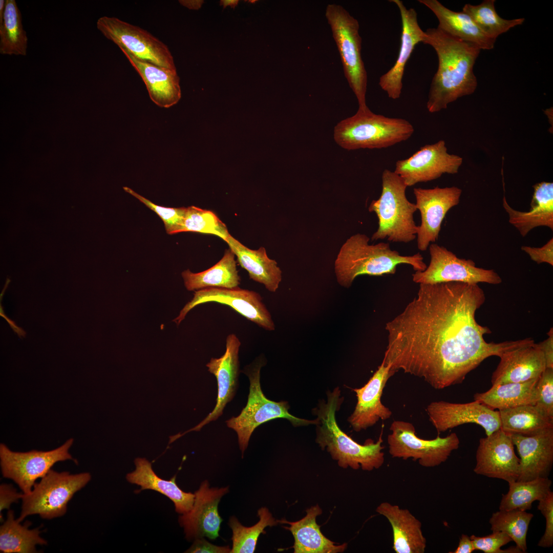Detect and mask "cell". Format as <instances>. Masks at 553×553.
<instances>
[{"label":"cell","mask_w":553,"mask_h":553,"mask_svg":"<svg viewBox=\"0 0 553 553\" xmlns=\"http://www.w3.org/2000/svg\"><path fill=\"white\" fill-rule=\"evenodd\" d=\"M24 493H19L12 485L2 484L0 485V519L3 521L2 512L4 509H9L11 504L22 499Z\"/></svg>","instance_id":"obj_47"},{"label":"cell","mask_w":553,"mask_h":553,"mask_svg":"<svg viewBox=\"0 0 553 553\" xmlns=\"http://www.w3.org/2000/svg\"><path fill=\"white\" fill-rule=\"evenodd\" d=\"M70 438L60 446L49 451L32 450L27 452L11 451L3 443L0 444L2 474L4 477L13 480L23 493L29 494L39 478L45 476L53 465L59 461L72 460L69 450L73 443Z\"/></svg>","instance_id":"obj_12"},{"label":"cell","mask_w":553,"mask_h":553,"mask_svg":"<svg viewBox=\"0 0 553 553\" xmlns=\"http://www.w3.org/2000/svg\"><path fill=\"white\" fill-rule=\"evenodd\" d=\"M327 400L318 403L313 410L317 416L315 441L322 450L326 449L332 458L337 461L339 466L354 470L360 467L370 471L378 469L384 464L385 458L382 450L384 446L383 428L376 442L371 439L363 444L354 440L343 431L337 424L335 413L338 411L344 400L341 397V390L335 388L332 392L328 391Z\"/></svg>","instance_id":"obj_3"},{"label":"cell","mask_w":553,"mask_h":553,"mask_svg":"<svg viewBox=\"0 0 553 553\" xmlns=\"http://www.w3.org/2000/svg\"><path fill=\"white\" fill-rule=\"evenodd\" d=\"M306 516L299 521L290 522L285 519L278 523L287 524L284 527L289 530L294 538L292 548L294 553H337L343 552L347 543L336 544L326 538L316 523V517L322 513L318 505L306 510Z\"/></svg>","instance_id":"obj_28"},{"label":"cell","mask_w":553,"mask_h":553,"mask_svg":"<svg viewBox=\"0 0 553 553\" xmlns=\"http://www.w3.org/2000/svg\"><path fill=\"white\" fill-rule=\"evenodd\" d=\"M426 411L438 434L465 423L480 426L486 436L501 427L499 411L475 400L464 403L433 401L428 405Z\"/></svg>","instance_id":"obj_19"},{"label":"cell","mask_w":553,"mask_h":553,"mask_svg":"<svg viewBox=\"0 0 553 553\" xmlns=\"http://www.w3.org/2000/svg\"><path fill=\"white\" fill-rule=\"evenodd\" d=\"M511 435L520 457L517 481L548 477L553 464V429L532 436Z\"/></svg>","instance_id":"obj_23"},{"label":"cell","mask_w":553,"mask_h":553,"mask_svg":"<svg viewBox=\"0 0 553 553\" xmlns=\"http://www.w3.org/2000/svg\"><path fill=\"white\" fill-rule=\"evenodd\" d=\"M123 188L125 192L138 199L160 217L164 222L167 233L172 235L179 233L186 208H171L159 206L129 187H123Z\"/></svg>","instance_id":"obj_42"},{"label":"cell","mask_w":553,"mask_h":553,"mask_svg":"<svg viewBox=\"0 0 553 553\" xmlns=\"http://www.w3.org/2000/svg\"><path fill=\"white\" fill-rule=\"evenodd\" d=\"M96 26L107 38L138 59L176 71L167 46L146 30L118 18L107 16L98 18Z\"/></svg>","instance_id":"obj_11"},{"label":"cell","mask_w":553,"mask_h":553,"mask_svg":"<svg viewBox=\"0 0 553 553\" xmlns=\"http://www.w3.org/2000/svg\"><path fill=\"white\" fill-rule=\"evenodd\" d=\"M134 463L135 470L126 475L129 482L139 485L140 491L153 490L165 496L174 503L176 512L180 514H185L192 509L195 493L181 490L176 483L175 476L168 480L158 476L151 463L145 458H136Z\"/></svg>","instance_id":"obj_29"},{"label":"cell","mask_w":553,"mask_h":553,"mask_svg":"<svg viewBox=\"0 0 553 553\" xmlns=\"http://www.w3.org/2000/svg\"><path fill=\"white\" fill-rule=\"evenodd\" d=\"M485 295L477 284H419L417 295L387 322L383 360L398 371L423 379L436 389L461 383L484 359L531 344L530 338L487 343L491 333L476 321Z\"/></svg>","instance_id":"obj_1"},{"label":"cell","mask_w":553,"mask_h":553,"mask_svg":"<svg viewBox=\"0 0 553 553\" xmlns=\"http://www.w3.org/2000/svg\"><path fill=\"white\" fill-rule=\"evenodd\" d=\"M500 429L510 434L535 435L553 429V422L535 405H523L498 410Z\"/></svg>","instance_id":"obj_34"},{"label":"cell","mask_w":553,"mask_h":553,"mask_svg":"<svg viewBox=\"0 0 553 553\" xmlns=\"http://www.w3.org/2000/svg\"><path fill=\"white\" fill-rule=\"evenodd\" d=\"M241 342L235 334H229L226 339V350L219 358H211L206 366L208 371L216 377L218 395L216 405L211 412L196 427L177 435L179 438L190 431H199L205 424L217 420L223 413L226 404L233 397L239 373V352Z\"/></svg>","instance_id":"obj_20"},{"label":"cell","mask_w":553,"mask_h":553,"mask_svg":"<svg viewBox=\"0 0 553 553\" xmlns=\"http://www.w3.org/2000/svg\"><path fill=\"white\" fill-rule=\"evenodd\" d=\"M388 436L389 453L392 457L407 460L412 458L422 466L432 467L444 462L452 452L458 449L460 440L455 433L445 437L439 435L433 439L418 437L412 423L402 420L392 422Z\"/></svg>","instance_id":"obj_10"},{"label":"cell","mask_w":553,"mask_h":553,"mask_svg":"<svg viewBox=\"0 0 553 553\" xmlns=\"http://www.w3.org/2000/svg\"><path fill=\"white\" fill-rule=\"evenodd\" d=\"M495 2V0H484L477 5L467 4L463 6L462 12L471 17L486 36L496 41L501 34L522 25L525 18L506 19L501 17L496 11Z\"/></svg>","instance_id":"obj_38"},{"label":"cell","mask_w":553,"mask_h":553,"mask_svg":"<svg viewBox=\"0 0 553 553\" xmlns=\"http://www.w3.org/2000/svg\"><path fill=\"white\" fill-rule=\"evenodd\" d=\"M521 250L526 252L530 258L537 264L547 263L553 266V238L541 247L522 246Z\"/></svg>","instance_id":"obj_46"},{"label":"cell","mask_w":553,"mask_h":553,"mask_svg":"<svg viewBox=\"0 0 553 553\" xmlns=\"http://www.w3.org/2000/svg\"><path fill=\"white\" fill-rule=\"evenodd\" d=\"M475 550L470 537L462 534L457 548L450 553H471Z\"/></svg>","instance_id":"obj_51"},{"label":"cell","mask_w":553,"mask_h":553,"mask_svg":"<svg viewBox=\"0 0 553 553\" xmlns=\"http://www.w3.org/2000/svg\"><path fill=\"white\" fill-rule=\"evenodd\" d=\"M231 548L228 545L217 546L212 544L204 538L195 539L193 544L185 552L188 553H228Z\"/></svg>","instance_id":"obj_48"},{"label":"cell","mask_w":553,"mask_h":553,"mask_svg":"<svg viewBox=\"0 0 553 553\" xmlns=\"http://www.w3.org/2000/svg\"><path fill=\"white\" fill-rule=\"evenodd\" d=\"M120 49L142 79L154 103L160 107L168 108L179 101L181 92L176 71L141 60L127 50Z\"/></svg>","instance_id":"obj_25"},{"label":"cell","mask_w":553,"mask_h":553,"mask_svg":"<svg viewBox=\"0 0 553 553\" xmlns=\"http://www.w3.org/2000/svg\"><path fill=\"white\" fill-rule=\"evenodd\" d=\"M235 254L229 248L222 258L210 268L199 273L189 269L182 272L185 288L197 291L208 288L234 289L238 288L240 278L236 267Z\"/></svg>","instance_id":"obj_32"},{"label":"cell","mask_w":553,"mask_h":553,"mask_svg":"<svg viewBox=\"0 0 553 553\" xmlns=\"http://www.w3.org/2000/svg\"><path fill=\"white\" fill-rule=\"evenodd\" d=\"M499 357L492 376V386L538 379L546 369L543 353L535 343L507 350Z\"/></svg>","instance_id":"obj_24"},{"label":"cell","mask_w":553,"mask_h":553,"mask_svg":"<svg viewBox=\"0 0 553 553\" xmlns=\"http://www.w3.org/2000/svg\"><path fill=\"white\" fill-rule=\"evenodd\" d=\"M186 231L214 235L225 242L230 235L225 224L215 214L194 206L186 207L179 232Z\"/></svg>","instance_id":"obj_41"},{"label":"cell","mask_w":553,"mask_h":553,"mask_svg":"<svg viewBox=\"0 0 553 553\" xmlns=\"http://www.w3.org/2000/svg\"><path fill=\"white\" fill-rule=\"evenodd\" d=\"M10 282H11V280L9 278H7V279H6V283H5V284L4 285V288L3 289V290H2V292H1V293L0 294V303H1L0 304V315L5 319V320L9 324V325L10 326V327L11 328V329L14 331V332L15 333H16L18 335V337H20V338H23V337H25L26 335V331L23 328H22L21 327H19L17 326L16 325V324L15 321H14L12 320L11 319L9 318L6 315V314L5 313L4 311L3 307L2 305V298H3V295H4V293H5V292L6 289H7V287L8 286V284H9V283Z\"/></svg>","instance_id":"obj_50"},{"label":"cell","mask_w":553,"mask_h":553,"mask_svg":"<svg viewBox=\"0 0 553 553\" xmlns=\"http://www.w3.org/2000/svg\"><path fill=\"white\" fill-rule=\"evenodd\" d=\"M414 132L408 120L376 114L367 107L358 108L354 115L339 121L333 136L335 142L348 151L379 149L408 140Z\"/></svg>","instance_id":"obj_5"},{"label":"cell","mask_w":553,"mask_h":553,"mask_svg":"<svg viewBox=\"0 0 553 553\" xmlns=\"http://www.w3.org/2000/svg\"><path fill=\"white\" fill-rule=\"evenodd\" d=\"M209 302L226 305L248 320L268 331L275 329L271 315L258 292L239 287L234 289L208 288L195 291L194 297L173 320L179 325L188 312L198 305Z\"/></svg>","instance_id":"obj_14"},{"label":"cell","mask_w":553,"mask_h":553,"mask_svg":"<svg viewBox=\"0 0 553 553\" xmlns=\"http://www.w3.org/2000/svg\"><path fill=\"white\" fill-rule=\"evenodd\" d=\"M416 206L421 215L418 226L417 247L426 251L431 242L436 241L442 222L449 210L460 202L462 190L456 186L433 188H414Z\"/></svg>","instance_id":"obj_16"},{"label":"cell","mask_w":553,"mask_h":553,"mask_svg":"<svg viewBox=\"0 0 553 553\" xmlns=\"http://www.w3.org/2000/svg\"><path fill=\"white\" fill-rule=\"evenodd\" d=\"M238 0H221L220 2V5L223 6L224 9L227 6H230L232 8H235L238 4Z\"/></svg>","instance_id":"obj_53"},{"label":"cell","mask_w":553,"mask_h":553,"mask_svg":"<svg viewBox=\"0 0 553 553\" xmlns=\"http://www.w3.org/2000/svg\"><path fill=\"white\" fill-rule=\"evenodd\" d=\"M325 16L341 57L344 75L354 93L358 108L365 109L368 76L361 57V37L358 20L343 6L328 4Z\"/></svg>","instance_id":"obj_7"},{"label":"cell","mask_w":553,"mask_h":553,"mask_svg":"<svg viewBox=\"0 0 553 553\" xmlns=\"http://www.w3.org/2000/svg\"><path fill=\"white\" fill-rule=\"evenodd\" d=\"M462 157L447 152L444 140L420 148L411 157L398 160L394 172L407 186L432 181L443 174H455L462 163Z\"/></svg>","instance_id":"obj_15"},{"label":"cell","mask_w":553,"mask_h":553,"mask_svg":"<svg viewBox=\"0 0 553 553\" xmlns=\"http://www.w3.org/2000/svg\"><path fill=\"white\" fill-rule=\"evenodd\" d=\"M380 197L371 202L368 209L377 215L378 227L372 240L387 239L392 242L409 243L417 237L418 226L413 215L417 210L406 195L407 188L394 172L385 169L382 174Z\"/></svg>","instance_id":"obj_6"},{"label":"cell","mask_w":553,"mask_h":553,"mask_svg":"<svg viewBox=\"0 0 553 553\" xmlns=\"http://www.w3.org/2000/svg\"><path fill=\"white\" fill-rule=\"evenodd\" d=\"M533 188L530 208L528 211L513 208L508 204L505 197L503 198V206L508 215L509 222L522 237L539 226H546L553 229V183H538Z\"/></svg>","instance_id":"obj_27"},{"label":"cell","mask_w":553,"mask_h":553,"mask_svg":"<svg viewBox=\"0 0 553 553\" xmlns=\"http://www.w3.org/2000/svg\"><path fill=\"white\" fill-rule=\"evenodd\" d=\"M538 509L544 516L546 520L544 535L538 542V545L543 548L551 547L553 545V492L550 491L542 499L539 501Z\"/></svg>","instance_id":"obj_45"},{"label":"cell","mask_w":553,"mask_h":553,"mask_svg":"<svg viewBox=\"0 0 553 553\" xmlns=\"http://www.w3.org/2000/svg\"><path fill=\"white\" fill-rule=\"evenodd\" d=\"M369 238L357 233L350 237L343 245L335 261V273L338 283L349 288L354 279L361 275L381 276L393 274L397 266L409 264L416 271L427 268L422 255L402 256L392 250L388 243L369 244Z\"/></svg>","instance_id":"obj_4"},{"label":"cell","mask_w":553,"mask_h":553,"mask_svg":"<svg viewBox=\"0 0 553 553\" xmlns=\"http://www.w3.org/2000/svg\"><path fill=\"white\" fill-rule=\"evenodd\" d=\"M91 479L89 473L71 474L51 469L39 482L34 484L29 494L24 495L22 511L17 520L20 522L34 514L47 519L64 515L69 501Z\"/></svg>","instance_id":"obj_9"},{"label":"cell","mask_w":553,"mask_h":553,"mask_svg":"<svg viewBox=\"0 0 553 553\" xmlns=\"http://www.w3.org/2000/svg\"><path fill=\"white\" fill-rule=\"evenodd\" d=\"M535 406L553 422V368H546L536 384Z\"/></svg>","instance_id":"obj_43"},{"label":"cell","mask_w":553,"mask_h":553,"mask_svg":"<svg viewBox=\"0 0 553 553\" xmlns=\"http://www.w3.org/2000/svg\"><path fill=\"white\" fill-rule=\"evenodd\" d=\"M538 379L524 382L493 385L485 392L475 394L474 399L492 410L535 405L537 398L536 387Z\"/></svg>","instance_id":"obj_33"},{"label":"cell","mask_w":553,"mask_h":553,"mask_svg":"<svg viewBox=\"0 0 553 553\" xmlns=\"http://www.w3.org/2000/svg\"><path fill=\"white\" fill-rule=\"evenodd\" d=\"M424 32L422 43L434 48L438 60L427 103L428 112L434 113L446 109L459 98L474 93L478 82L474 67L481 49L437 27Z\"/></svg>","instance_id":"obj_2"},{"label":"cell","mask_w":553,"mask_h":553,"mask_svg":"<svg viewBox=\"0 0 553 553\" xmlns=\"http://www.w3.org/2000/svg\"><path fill=\"white\" fill-rule=\"evenodd\" d=\"M390 369V365L386 364L382 359L368 381L363 387L353 389L357 403L348 421L355 431L366 430L380 419L386 420L391 416V411L381 401L387 381L393 375Z\"/></svg>","instance_id":"obj_21"},{"label":"cell","mask_w":553,"mask_h":553,"mask_svg":"<svg viewBox=\"0 0 553 553\" xmlns=\"http://www.w3.org/2000/svg\"><path fill=\"white\" fill-rule=\"evenodd\" d=\"M533 517V514L526 511L499 509L492 514L489 523L491 530L506 533L515 542L516 546L525 552L527 531Z\"/></svg>","instance_id":"obj_40"},{"label":"cell","mask_w":553,"mask_h":553,"mask_svg":"<svg viewBox=\"0 0 553 553\" xmlns=\"http://www.w3.org/2000/svg\"><path fill=\"white\" fill-rule=\"evenodd\" d=\"M31 522L24 525L14 519V512L9 509L7 520L0 527V551L4 553L38 552L36 545H47L39 535V527L29 529Z\"/></svg>","instance_id":"obj_35"},{"label":"cell","mask_w":553,"mask_h":553,"mask_svg":"<svg viewBox=\"0 0 553 553\" xmlns=\"http://www.w3.org/2000/svg\"><path fill=\"white\" fill-rule=\"evenodd\" d=\"M258 515L259 521L249 527L243 525L235 516L230 517L228 525L232 532L230 553L254 552L260 535L266 533L265 528L275 526L278 523V520L265 507L258 510Z\"/></svg>","instance_id":"obj_39"},{"label":"cell","mask_w":553,"mask_h":553,"mask_svg":"<svg viewBox=\"0 0 553 553\" xmlns=\"http://www.w3.org/2000/svg\"><path fill=\"white\" fill-rule=\"evenodd\" d=\"M470 538L475 550H481L485 553L523 552L516 546L506 549H501L502 546L512 541L510 537L502 531H493L492 534L484 537H478L473 535Z\"/></svg>","instance_id":"obj_44"},{"label":"cell","mask_w":553,"mask_h":553,"mask_svg":"<svg viewBox=\"0 0 553 553\" xmlns=\"http://www.w3.org/2000/svg\"><path fill=\"white\" fill-rule=\"evenodd\" d=\"M429 266L424 271H416L412 274L413 281L415 283L460 282L497 285L502 282L501 278L494 270L477 267L473 260L459 258L442 246L432 243L429 246Z\"/></svg>","instance_id":"obj_13"},{"label":"cell","mask_w":553,"mask_h":553,"mask_svg":"<svg viewBox=\"0 0 553 553\" xmlns=\"http://www.w3.org/2000/svg\"><path fill=\"white\" fill-rule=\"evenodd\" d=\"M27 47L28 37L16 3L15 0H6L3 22L0 24V53L25 56Z\"/></svg>","instance_id":"obj_37"},{"label":"cell","mask_w":553,"mask_h":553,"mask_svg":"<svg viewBox=\"0 0 553 553\" xmlns=\"http://www.w3.org/2000/svg\"><path fill=\"white\" fill-rule=\"evenodd\" d=\"M548 337L535 345L543 352L546 365V368H553V331L550 328L547 333Z\"/></svg>","instance_id":"obj_49"},{"label":"cell","mask_w":553,"mask_h":553,"mask_svg":"<svg viewBox=\"0 0 553 553\" xmlns=\"http://www.w3.org/2000/svg\"><path fill=\"white\" fill-rule=\"evenodd\" d=\"M261 360L245 367L244 373L248 377L250 386L246 406L237 417H232L226 422L228 428L234 430L238 438L240 449L243 454L250 436L256 428L268 421L278 418L289 420L295 427L316 425L318 419L307 420L291 414L287 401L276 402L268 399L263 393L260 384V371L263 366Z\"/></svg>","instance_id":"obj_8"},{"label":"cell","mask_w":553,"mask_h":553,"mask_svg":"<svg viewBox=\"0 0 553 553\" xmlns=\"http://www.w3.org/2000/svg\"><path fill=\"white\" fill-rule=\"evenodd\" d=\"M376 512L387 519L393 536V548L396 553H423L427 540L421 523L407 509L388 502L381 503Z\"/></svg>","instance_id":"obj_26"},{"label":"cell","mask_w":553,"mask_h":553,"mask_svg":"<svg viewBox=\"0 0 553 553\" xmlns=\"http://www.w3.org/2000/svg\"><path fill=\"white\" fill-rule=\"evenodd\" d=\"M429 8L438 20L437 28L463 41L472 43L481 50H491L495 40L486 36L471 17L463 12L451 10L437 0H419Z\"/></svg>","instance_id":"obj_30"},{"label":"cell","mask_w":553,"mask_h":553,"mask_svg":"<svg viewBox=\"0 0 553 553\" xmlns=\"http://www.w3.org/2000/svg\"><path fill=\"white\" fill-rule=\"evenodd\" d=\"M398 8L401 20L402 30L398 57L394 66L379 78L381 89L392 99H398L403 87L402 79L406 65L416 45L422 42L425 32L420 27L416 11L408 9L400 0H391Z\"/></svg>","instance_id":"obj_22"},{"label":"cell","mask_w":553,"mask_h":553,"mask_svg":"<svg viewBox=\"0 0 553 553\" xmlns=\"http://www.w3.org/2000/svg\"><path fill=\"white\" fill-rule=\"evenodd\" d=\"M226 242L250 279L263 284L269 291H276L282 280V271L275 261L267 256L265 248L251 250L230 235Z\"/></svg>","instance_id":"obj_31"},{"label":"cell","mask_w":553,"mask_h":553,"mask_svg":"<svg viewBox=\"0 0 553 553\" xmlns=\"http://www.w3.org/2000/svg\"><path fill=\"white\" fill-rule=\"evenodd\" d=\"M179 2L183 6L193 10H198L203 4L201 0H180Z\"/></svg>","instance_id":"obj_52"},{"label":"cell","mask_w":553,"mask_h":553,"mask_svg":"<svg viewBox=\"0 0 553 553\" xmlns=\"http://www.w3.org/2000/svg\"><path fill=\"white\" fill-rule=\"evenodd\" d=\"M551 484L552 481L548 477L508 483V491L502 495L499 509H530L535 501H540L551 491Z\"/></svg>","instance_id":"obj_36"},{"label":"cell","mask_w":553,"mask_h":553,"mask_svg":"<svg viewBox=\"0 0 553 553\" xmlns=\"http://www.w3.org/2000/svg\"><path fill=\"white\" fill-rule=\"evenodd\" d=\"M6 1H0V24L3 22V16L5 11Z\"/></svg>","instance_id":"obj_54"},{"label":"cell","mask_w":553,"mask_h":553,"mask_svg":"<svg viewBox=\"0 0 553 553\" xmlns=\"http://www.w3.org/2000/svg\"><path fill=\"white\" fill-rule=\"evenodd\" d=\"M474 472L510 483L517 481L520 459L514 451L511 435L501 429L479 439Z\"/></svg>","instance_id":"obj_17"},{"label":"cell","mask_w":553,"mask_h":553,"mask_svg":"<svg viewBox=\"0 0 553 553\" xmlns=\"http://www.w3.org/2000/svg\"><path fill=\"white\" fill-rule=\"evenodd\" d=\"M229 492V487H210L204 480L195 493V498L192 509L179 517V523L184 529L188 540L206 537L211 540L217 538L223 521L218 512L221 498Z\"/></svg>","instance_id":"obj_18"}]
</instances>
